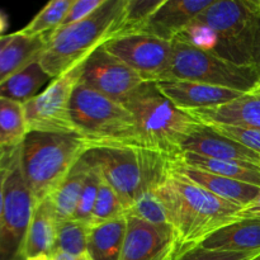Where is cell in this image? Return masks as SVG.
<instances>
[{"instance_id": "cell-28", "label": "cell", "mask_w": 260, "mask_h": 260, "mask_svg": "<svg viewBox=\"0 0 260 260\" xmlns=\"http://www.w3.org/2000/svg\"><path fill=\"white\" fill-rule=\"evenodd\" d=\"M89 225L78 220H68L58 223L55 250L71 255H83L88 253Z\"/></svg>"}, {"instance_id": "cell-11", "label": "cell", "mask_w": 260, "mask_h": 260, "mask_svg": "<svg viewBox=\"0 0 260 260\" xmlns=\"http://www.w3.org/2000/svg\"><path fill=\"white\" fill-rule=\"evenodd\" d=\"M104 47L145 81L151 83L161 80L173 53V42L146 33L118 35L104 43Z\"/></svg>"}, {"instance_id": "cell-20", "label": "cell", "mask_w": 260, "mask_h": 260, "mask_svg": "<svg viewBox=\"0 0 260 260\" xmlns=\"http://www.w3.org/2000/svg\"><path fill=\"white\" fill-rule=\"evenodd\" d=\"M208 250L260 251V220H239L220 229L202 241Z\"/></svg>"}, {"instance_id": "cell-19", "label": "cell", "mask_w": 260, "mask_h": 260, "mask_svg": "<svg viewBox=\"0 0 260 260\" xmlns=\"http://www.w3.org/2000/svg\"><path fill=\"white\" fill-rule=\"evenodd\" d=\"M58 221L50 197L36 203L24 246V259L50 255L56 246Z\"/></svg>"}, {"instance_id": "cell-24", "label": "cell", "mask_w": 260, "mask_h": 260, "mask_svg": "<svg viewBox=\"0 0 260 260\" xmlns=\"http://www.w3.org/2000/svg\"><path fill=\"white\" fill-rule=\"evenodd\" d=\"M89 169L90 164L84 157H81L69 173L68 177L51 194L50 200L55 208L58 223L73 220L75 216Z\"/></svg>"}, {"instance_id": "cell-32", "label": "cell", "mask_w": 260, "mask_h": 260, "mask_svg": "<svg viewBox=\"0 0 260 260\" xmlns=\"http://www.w3.org/2000/svg\"><path fill=\"white\" fill-rule=\"evenodd\" d=\"M88 161V160H86ZM89 162V161H88ZM90 164V162H89ZM102 183V174L95 165L90 164L88 177H86L85 184H84L83 192H81L80 201H79L78 208H76L74 220L83 221L89 225L91 213H93L94 206H95L96 197H98V190Z\"/></svg>"}, {"instance_id": "cell-44", "label": "cell", "mask_w": 260, "mask_h": 260, "mask_svg": "<svg viewBox=\"0 0 260 260\" xmlns=\"http://www.w3.org/2000/svg\"><path fill=\"white\" fill-rule=\"evenodd\" d=\"M3 155H4V150H3V149H2V146H0V160H2Z\"/></svg>"}, {"instance_id": "cell-7", "label": "cell", "mask_w": 260, "mask_h": 260, "mask_svg": "<svg viewBox=\"0 0 260 260\" xmlns=\"http://www.w3.org/2000/svg\"><path fill=\"white\" fill-rule=\"evenodd\" d=\"M259 79L260 71L255 66L231 62L188 43L173 41L172 60L161 80L193 81L250 93Z\"/></svg>"}, {"instance_id": "cell-34", "label": "cell", "mask_w": 260, "mask_h": 260, "mask_svg": "<svg viewBox=\"0 0 260 260\" xmlns=\"http://www.w3.org/2000/svg\"><path fill=\"white\" fill-rule=\"evenodd\" d=\"M208 126V124H206ZM215 131L234 141L239 142L243 146L253 150L254 152L260 155V129L243 128V127L221 126V124H210Z\"/></svg>"}, {"instance_id": "cell-27", "label": "cell", "mask_w": 260, "mask_h": 260, "mask_svg": "<svg viewBox=\"0 0 260 260\" xmlns=\"http://www.w3.org/2000/svg\"><path fill=\"white\" fill-rule=\"evenodd\" d=\"M73 2L74 0H52L47 3L32 20L18 32L25 36L50 35L62 25Z\"/></svg>"}, {"instance_id": "cell-13", "label": "cell", "mask_w": 260, "mask_h": 260, "mask_svg": "<svg viewBox=\"0 0 260 260\" xmlns=\"http://www.w3.org/2000/svg\"><path fill=\"white\" fill-rule=\"evenodd\" d=\"M126 217V238L119 260H177L183 254L172 228H157L132 216Z\"/></svg>"}, {"instance_id": "cell-26", "label": "cell", "mask_w": 260, "mask_h": 260, "mask_svg": "<svg viewBox=\"0 0 260 260\" xmlns=\"http://www.w3.org/2000/svg\"><path fill=\"white\" fill-rule=\"evenodd\" d=\"M28 134L24 104L0 98V146L13 151L22 145Z\"/></svg>"}, {"instance_id": "cell-30", "label": "cell", "mask_w": 260, "mask_h": 260, "mask_svg": "<svg viewBox=\"0 0 260 260\" xmlns=\"http://www.w3.org/2000/svg\"><path fill=\"white\" fill-rule=\"evenodd\" d=\"M124 216H126V210L122 206L118 196L102 177L98 197H96L95 206H94L93 213L89 221V228L102 225V223L109 222V221L117 220Z\"/></svg>"}, {"instance_id": "cell-22", "label": "cell", "mask_w": 260, "mask_h": 260, "mask_svg": "<svg viewBox=\"0 0 260 260\" xmlns=\"http://www.w3.org/2000/svg\"><path fill=\"white\" fill-rule=\"evenodd\" d=\"M172 160L180 162L185 167L202 170L211 174L221 175L239 182L248 183L260 188V167L258 164L238 160H218L212 157L201 156V155L182 152L173 157Z\"/></svg>"}, {"instance_id": "cell-21", "label": "cell", "mask_w": 260, "mask_h": 260, "mask_svg": "<svg viewBox=\"0 0 260 260\" xmlns=\"http://www.w3.org/2000/svg\"><path fill=\"white\" fill-rule=\"evenodd\" d=\"M47 36H25L17 30L0 53V84L14 74L40 60L47 43Z\"/></svg>"}, {"instance_id": "cell-2", "label": "cell", "mask_w": 260, "mask_h": 260, "mask_svg": "<svg viewBox=\"0 0 260 260\" xmlns=\"http://www.w3.org/2000/svg\"><path fill=\"white\" fill-rule=\"evenodd\" d=\"M124 5L126 0H104L88 18L51 32L38 60L43 70L52 79L58 78L116 37L121 32Z\"/></svg>"}, {"instance_id": "cell-37", "label": "cell", "mask_w": 260, "mask_h": 260, "mask_svg": "<svg viewBox=\"0 0 260 260\" xmlns=\"http://www.w3.org/2000/svg\"><path fill=\"white\" fill-rule=\"evenodd\" d=\"M239 220H260V193L238 213Z\"/></svg>"}, {"instance_id": "cell-41", "label": "cell", "mask_w": 260, "mask_h": 260, "mask_svg": "<svg viewBox=\"0 0 260 260\" xmlns=\"http://www.w3.org/2000/svg\"><path fill=\"white\" fill-rule=\"evenodd\" d=\"M12 38H13V33H10V35H5L0 38V53H2V51L7 47L8 43L12 41Z\"/></svg>"}, {"instance_id": "cell-29", "label": "cell", "mask_w": 260, "mask_h": 260, "mask_svg": "<svg viewBox=\"0 0 260 260\" xmlns=\"http://www.w3.org/2000/svg\"><path fill=\"white\" fill-rule=\"evenodd\" d=\"M127 216L136 217L157 228H172L167 208L152 188L145 190L137 197L131 208L127 211Z\"/></svg>"}, {"instance_id": "cell-10", "label": "cell", "mask_w": 260, "mask_h": 260, "mask_svg": "<svg viewBox=\"0 0 260 260\" xmlns=\"http://www.w3.org/2000/svg\"><path fill=\"white\" fill-rule=\"evenodd\" d=\"M84 61L53 79L45 90L24 104L28 132L78 136L71 117V101L74 90L80 81Z\"/></svg>"}, {"instance_id": "cell-23", "label": "cell", "mask_w": 260, "mask_h": 260, "mask_svg": "<svg viewBox=\"0 0 260 260\" xmlns=\"http://www.w3.org/2000/svg\"><path fill=\"white\" fill-rule=\"evenodd\" d=\"M127 231V217L89 228L88 254L91 260H119Z\"/></svg>"}, {"instance_id": "cell-38", "label": "cell", "mask_w": 260, "mask_h": 260, "mask_svg": "<svg viewBox=\"0 0 260 260\" xmlns=\"http://www.w3.org/2000/svg\"><path fill=\"white\" fill-rule=\"evenodd\" d=\"M251 65L255 66L260 71V17L255 29V36H254L253 51H251Z\"/></svg>"}, {"instance_id": "cell-12", "label": "cell", "mask_w": 260, "mask_h": 260, "mask_svg": "<svg viewBox=\"0 0 260 260\" xmlns=\"http://www.w3.org/2000/svg\"><path fill=\"white\" fill-rule=\"evenodd\" d=\"M79 83L102 95L124 103L146 81L126 63L109 53L103 45L84 61Z\"/></svg>"}, {"instance_id": "cell-8", "label": "cell", "mask_w": 260, "mask_h": 260, "mask_svg": "<svg viewBox=\"0 0 260 260\" xmlns=\"http://www.w3.org/2000/svg\"><path fill=\"white\" fill-rule=\"evenodd\" d=\"M260 0H215L196 19L217 36L215 55L240 65H251Z\"/></svg>"}, {"instance_id": "cell-42", "label": "cell", "mask_w": 260, "mask_h": 260, "mask_svg": "<svg viewBox=\"0 0 260 260\" xmlns=\"http://www.w3.org/2000/svg\"><path fill=\"white\" fill-rule=\"evenodd\" d=\"M27 260H50L47 255H41V256H36V258H30V259H27Z\"/></svg>"}, {"instance_id": "cell-39", "label": "cell", "mask_w": 260, "mask_h": 260, "mask_svg": "<svg viewBox=\"0 0 260 260\" xmlns=\"http://www.w3.org/2000/svg\"><path fill=\"white\" fill-rule=\"evenodd\" d=\"M48 258L50 260H91L88 253L83 254V255H71V254H66L60 250H53L48 255Z\"/></svg>"}, {"instance_id": "cell-5", "label": "cell", "mask_w": 260, "mask_h": 260, "mask_svg": "<svg viewBox=\"0 0 260 260\" xmlns=\"http://www.w3.org/2000/svg\"><path fill=\"white\" fill-rule=\"evenodd\" d=\"M95 165L127 211L141 193L154 188L170 168L172 157L141 147H93L83 155Z\"/></svg>"}, {"instance_id": "cell-45", "label": "cell", "mask_w": 260, "mask_h": 260, "mask_svg": "<svg viewBox=\"0 0 260 260\" xmlns=\"http://www.w3.org/2000/svg\"><path fill=\"white\" fill-rule=\"evenodd\" d=\"M253 260H260V255H258L255 259H253Z\"/></svg>"}, {"instance_id": "cell-25", "label": "cell", "mask_w": 260, "mask_h": 260, "mask_svg": "<svg viewBox=\"0 0 260 260\" xmlns=\"http://www.w3.org/2000/svg\"><path fill=\"white\" fill-rule=\"evenodd\" d=\"M53 79L43 70L40 61H35L0 84V98L25 104L41 93V89Z\"/></svg>"}, {"instance_id": "cell-33", "label": "cell", "mask_w": 260, "mask_h": 260, "mask_svg": "<svg viewBox=\"0 0 260 260\" xmlns=\"http://www.w3.org/2000/svg\"><path fill=\"white\" fill-rule=\"evenodd\" d=\"M260 255V251H222L208 250L202 246H196L185 251L177 260H253Z\"/></svg>"}, {"instance_id": "cell-31", "label": "cell", "mask_w": 260, "mask_h": 260, "mask_svg": "<svg viewBox=\"0 0 260 260\" xmlns=\"http://www.w3.org/2000/svg\"><path fill=\"white\" fill-rule=\"evenodd\" d=\"M162 2L164 0H126L123 22L118 35L140 32Z\"/></svg>"}, {"instance_id": "cell-18", "label": "cell", "mask_w": 260, "mask_h": 260, "mask_svg": "<svg viewBox=\"0 0 260 260\" xmlns=\"http://www.w3.org/2000/svg\"><path fill=\"white\" fill-rule=\"evenodd\" d=\"M170 168L174 173L183 177L184 179L194 183L198 187L208 190L218 198L235 203L241 208L251 202L260 193V188L256 185L248 184V183L239 182V180L230 179V178L221 177V175L211 174V173L202 172V170L193 169L185 167L180 162L172 160Z\"/></svg>"}, {"instance_id": "cell-40", "label": "cell", "mask_w": 260, "mask_h": 260, "mask_svg": "<svg viewBox=\"0 0 260 260\" xmlns=\"http://www.w3.org/2000/svg\"><path fill=\"white\" fill-rule=\"evenodd\" d=\"M8 25H9V22H8V17L4 12L0 10V38L3 36H5V30L8 29Z\"/></svg>"}, {"instance_id": "cell-16", "label": "cell", "mask_w": 260, "mask_h": 260, "mask_svg": "<svg viewBox=\"0 0 260 260\" xmlns=\"http://www.w3.org/2000/svg\"><path fill=\"white\" fill-rule=\"evenodd\" d=\"M182 152H190L218 160H238L258 165L260 161L259 154L203 123H201L185 140L180 154Z\"/></svg>"}, {"instance_id": "cell-4", "label": "cell", "mask_w": 260, "mask_h": 260, "mask_svg": "<svg viewBox=\"0 0 260 260\" xmlns=\"http://www.w3.org/2000/svg\"><path fill=\"white\" fill-rule=\"evenodd\" d=\"M123 104L136 121L145 147L172 159L180 154L185 140L201 124L189 112L174 106L151 81L137 88Z\"/></svg>"}, {"instance_id": "cell-1", "label": "cell", "mask_w": 260, "mask_h": 260, "mask_svg": "<svg viewBox=\"0 0 260 260\" xmlns=\"http://www.w3.org/2000/svg\"><path fill=\"white\" fill-rule=\"evenodd\" d=\"M152 190L167 208L182 253L200 246L213 233L238 221L241 210L240 206L184 179L172 168Z\"/></svg>"}, {"instance_id": "cell-3", "label": "cell", "mask_w": 260, "mask_h": 260, "mask_svg": "<svg viewBox=\"0 0 260 260\" xmlns=\"http://www.w3.org/2000/svg\"><path fill=\"white\" fill-rule=\"evenodd\" d=\"M89 149L76 135L28 132L19 146V165L35 203L51 197Z\"/></svg>"}, {"instance_id": "cell-17", "label": "cell", "mask_w": 260, "mask_h": 260, "mask_svg": "<svg viewBox=\"0 0 260 260\" xmlns=\"http://www.w3.org/2000/svg\"><path fill=\"white\" fill-rule=\"evenodd\" d=\"M189 113L198 122L208 126L221 124L260 129V95L255 91L244 93L226 104L190 111Z\"/></svg>"}, {"instance_id": "cell-14", "label": "cell", "mask_w": 260, "mask_h": 260, "mask_svg": "<svg viewBox=\"0 0 260 260\" xmlns=\"http://www.w3.org/2000/svg\"><path fill=\"white\" fill-rule=\"evenodd\" d=\"M215 0H164L137 33L173 42Z\"/></svg>"}, {"instance_id": "cell-46", "label": "cell", "mask_w": 260, "mask_h": 260, "mask_svg": "<svg viewBox=\"0 0 260 260\" xmlns=\"http://www.w3.org/2000/svg\"><path fill=\"white\" fill-rule=\"evenodd\" d=\"M259 167H260V161H259Z\"/></svg>"}, {"instance_id": "cell-9", "label": "cell", "mask_w": 260, "mask_h": 260, "mask_svg": "<svg viewBox=\"0 0 260 260\" xmlns=\"http://www.w3.org/2000/svg\"><path fill=\"white\" fill-rule=\"evenodd\" d=\"M35 205L20 172L18 147L10 154L5 180L4 210L0 221V260H25L24 246Z\"/></svg>"}, {"instance_id": "cell-36", "label": "cell", "mask_w": 260, "mask_h": 260, "mask_svg": "<svg viewBox=\"0 0 260 260\" xmlns=\"http://www.w3.org/2000/svg\"><path fill=\"white\" fill-rule=\"evenodd\" d=\"M14 151V150H13ZM12 151H4L0 160V221H2L3 210H4V196H5V180H7L8 169H9V157Z\"/></svg>"}, {"instance_id": "cell-35", "label": "cell", "mask_w": 260, "mask_h": 260, "mask_svg": "<svg viewBox=\"0 0 260 260\" xmlns=\"http://www.w3.org/2000/svg\"><path fill=\"white\" fill-rule=\"evenodd\" d=\"M103 3L104 0H74L63 19L62 25L74 24V23L85 19L89 15L93 14Z\"/></svg>"}, {"instance_id": "cell-6", "label": "cell", "mask_w": 260, "mask_h": 260, "mask_svg": "<svg viewBox=\"0 0 260 260\" xmlns=\"http://www.w3.org/2000/svg\"><path fill=\"white\" fill-rule=\"evenodd\" d=\"M71 117L78 136L90 147L146 149L136 121L123 103L79 83L71 101Z\"/></svg>"}, {"instance_id": "cell-43", "label": "cell", "mask_w": 260, "mask_h": 260, "mask_svg": "<svg viewBox=\"0 0 260 260\" xmlns=\"http://www.w3.org/2000/svg\"><path fill=\"white\" fill-rule=\"evenodd\" d=\"M253 91H255V93H258L259 95H260V79H259V81H258V84H256V88L254 89Z\"/></svg>"}, {"instance_id": "cell-15", "label": "cell", "mask_w": 260, "mask_h": 260, "mask_svg": "<svg viewBox=\"0 0 260 260\" xmlns=\"http://www.w3.org/2000/svg\"><path fill=\"white\" fill-rule=\"evenodd\" d=\"M155 84L174 106L187 112L226 104L244 94L241 91L193 81L161 80Z\"/></svg>"}]
</instances>
